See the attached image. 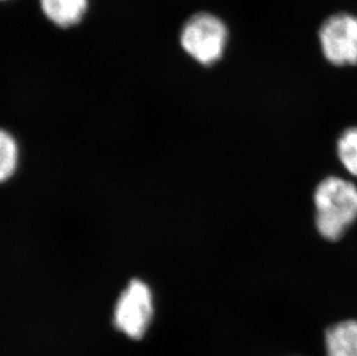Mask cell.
<instances>
[{
	"mask_svg": "<svg viewBox=\"0 0 357 356\" xmlns=\"http://www.w3.org/2000/svg\"><path fill=\"white\" fill-rule=\"evenodd\" d=\"M154 316V301L149 285L140 279H132L121 292L115 310L116 329L131 339H142Z\"/></svg>",
	"mask_w": 357,
	"mask_h": 356,
	"instance_id": "obj_3",
	"label": "cell"
},
{
	"mask_svg": "<svg viewBox=\"0 0 357 356\" xmlns=\"http://www.w3.org/2000/svg\"><path fill=\"white\" fill-rule=\"evenodd\" d=\"M45 17L59 27L78 24L86 13L88 0H40Z\"/></svg>",
	"mask_w": 357,
	"mask_h": 356,
	"instance_id": "obj_6",
	"label": "cell"
},
{
	"mask_svg": "<svg viewBox=\"0 0 357 356\" xmlns=\"http://www.w3.org/2000/svg\"><path fill=\"white\" fill-rule=\"evenodd\" d=\"M20 163L19 142L10 131L0 128V184L13 177Z\"/></svg>",
	"mask_w": 357,
	"mask_h": 356,
	"instance_id": "obj_7",
	"label": "cell"
},
{
	"mask_svg": "<svg viewBox=\"0 0 357 356\" xmlns=\"http://www.w3.org/2000/svg\"><path fill=\"white\" fill-rule=\"evenodd\" d=\"M324 56L331 64H357V17L337 13L327 17L319 29Z\"/></svg>",
	"mask_w": 357,
	"mask_h": 356,
	"instance_id": "obj_4",
	"label": "cell"
},
{
	"mask_svg": "<svg viewBox=\"0 0 357 356\" xmlns=\"http://www.w3.org/2000/svg\"><path fill=\"white\" fill-rule=\"evenodd\" d=\"M316 225L320 235L337 241L357 218V188L340 177H327L314 192Z\"/></svg>",
	"mask_w": 357,
	"mask_h": 356,
	"instance_id": "obj_1",
	"label": "cell"
},
{
	"mask_svg": "<svg viewBox=\"0 0 357 356\" xmlns=\"http://www.w3.org/2000/svg\"><path fill=\"white\" fill-rule=\"evenodd\" d=\"M228 29L221 19L209 13L191 17L183 28L181 44L186 54L202 65H212L222 57Z\"/></svg>",
	"mask_w": 357,
	"mask_h": 356,
	"instance_id": "obj_2",
	"label": "cell"
},
{
	"mask_svg": "<svg viewBox=\"0 0 357 356\" xmlns=\"http://www.w3.org/2000/svg\"><path fill=\"white\" fill-rule=\"evenodd\" d=\"M327 356H357V320H344L325 333Z\"/></svg>",
	"mask_w": 357,
	"mask_h": 356,
	"instance_id": "obj_5",
	"label": "cell"
},
{
	"mask_svg": "<svg viewBox=\"0 0 357 356\" xmlns=\"http://www.w3.org/2000/svg\"><path fill=\"white\" fill-rule=\"evenodd\" d=\"M337 155L344 168L357 177V128L347 130L341 135L337 142Z\"/></svg>",
	"mask_w": 357,
	"mask_h": 356,
	"instance_id": "obj_8",
	"label": "cell"
}]
</instances>
